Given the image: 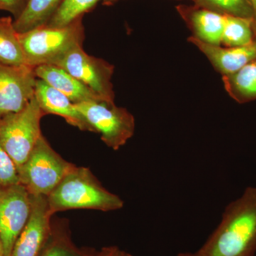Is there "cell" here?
Wrapping results in <instances>:
<instances>
[{"mask_svg": "<svg viewBox=\"0 0 256 256\" xmlns=\"http://www.w3.org/2000/svg\"><path fill=\"white\" fill-rule=\"evenodd\" d=\"M256 38L254 18L225 14L220 46L227 48L244 46Z\"/></svg>", "mask_w": 256, "mask_h": 256, "instance_id": "cell-18", "label": "cell"}, {"mask_svg": "<svg viewBox=\"0 0 256 256\" xmlns=\"http://www.w3.org/2000/svg\"><path fill=\"white\" fill-rule=\"evenodd\" d=\"M192 1H194V0H192Z\"/></svg>", "mask_w": 256, "mask_h": 256, "instance_id": "cell-29", "label": "cell"}, {"mask_svg": "<svg viewBox=\"0 0 256 256\" xmlns=\"http://www.w3.org/2000/svg\"><path fill=\"white\" fill-rule=\"evenodd\" d=\"M34 97L45 114L60 116L70 126L82 131L92 132V128L76 108V104L62 92L40 78H37L35 86Z\"/></svg>", "mask_w": 256, "mask_h": 256, "instance_id": "cell-12", "label": "cell"}, {"mask_svg": "<svg viewBox=\"0 0 256 256\" xmlns=\"http://www.w3.org/2000/svg\"><path fill=\"white\" fill-rule=\"evenodd\" d=\"M63 0H28L22 14L14 20L18 33L30 31L48 22Z\"/></svg>", "mask_w": 256, "mask_h": 256, "instance_id": "cell-16", "label": "cell"}, {"mask_svg": "<svg viewBox=\"0 0 256 256\" xmlns=\"http://www.w3.org/2000/svg\"><path fill=\"white\" fill-rule=\"evenodd\" d=\"M44 116L34 97L23 110L0 118V143L18 170L42 137L41 120Z\"/></svg>", "mask_w": 256, "mask_h": 256, "instance_id": "cell-5", "label": "cell"}, {"mask_svg": "<svg viewBox=\"0 0 256 256\" xmlns=\"http://www.w3.org/2000/svg\"><path fill=\"white\" fill-rule=\"evenodd\" d=\"M0 62L10 66L28 65L14 20L10 16L0 18Z\"/></svg>", "mask_w": 256, "mask_h": 256, "instance_id": "cell-17", "label": "cell"}, {"mask_svg": "<svg viewBox=\"0 0 256 256\" xmlns=\"http://www.w3.org/2000/svg\"><path fill=\"white\" fill-rule=\"evenodd\" d=\"M188 42L201 50L222 76L234 73L256 60V38L249 44L232 48L208 44L194 36L188 37Z\"/></svg>", "mask_w": 256, "mask_h": 256, "instance_id": "cell-11", "label": "cell"}, {"mask_svg": "<svg viewBox=\"0 0 256 256\" xmlns=\"http://www.w3.org/2000/svg\"><path fill=\"white\" fill-rule=\"evenodd\" d=\"M36 80L33 67L0 62V118L20 112L30 104L34 97Z\"/></svg>", "mask_w": 256, "mask_h": 256, "instance_id": "cell-9", "label": "cell"}, {"mask_svg": "<svg viewBox=\"0 0 256 256\" xmlns=\"http://www.w3.org/2000/svg\"><path fill=\"white\" fill-rule=\"evenodd\" d=\"M0 256H4V249H3L1 239H0Z\"/></svg>", "mask_w": 256, "mask_h": 256, "instance_id": "cell-28", "label": "cell"}, {"mask_svg": "<svg viewBox=\"0 0 256 256\" xmlns=\"http://www.w3.org/2000/svg\"><path fill=\"white\" fill-rule=\"evenodd\" d=\"M82 20L80 18L65 28L43 25L18 33L26 64L33 68L44 64L54 65L74 46L82 44L85 28Z\"/></svg>", "mask_w": 256, "mask_h": 256, "instance_id": "cell-3", "label": "cell"}, {"mask_svg": "<svg viewBox=\"0 0 256 256\" xmlns=\"http://www.w3.org/2000/svg\"><path fill=\"white\" fill-rule=\"evenodd\" d=\"M256 188L249 186L226 207L222 220L194 256H254Z\"/></svg>", "mask_w": 256, "mask_h": 256, "instance_id": "cell-1", "label": "cell"}, {"mask_svg": "<svg viewBox=\"0 0 256 256\" xmlns=\"http://www.w3.org/2000/svg\"><path fill=\"white\" fill-rule=\"evenodd\" d=\"M104 2V4L106 5H111L114 4L116 2L119 1V0H101Z\"/></svg>", "mask_w": 256, "mask_h": 256, "instance_id": "cell-27", "label": "cell"}, {"mask_svg": "<svg viewBox=\"0 0 256 256\" xmlns=\"http://www.w3.org/2000/svg\"><path fill=\"white\" fill-rule=\"evenodd\" d=\"M34 72L37 78L41 79L62 92L74 104L104 100L85 84L60 66L52 64H44L35 67Z\"/></svg>", "mask_w": 256, "mask_h": 256, "instance_id": "cell-14", "label": "cell"}, {"mask_svg": "<svg viewBox=\"0 0 256 256\" xmlns=\"http://www.w3.org/2000/svg\"><path fill=\"white\" fill-rule=\"evenodd\" d=\"M197 6L222 14L254 18L250 0H194Z\"/></svg>", "mask_w": 256, "mask_h": 256, "instance_id": "cell-21", "label": "cell"}, {"mask_svg": "<svg viewBox=\"0 0 256 256\" xmlns=\"http://www.w3.org/2000/svg\"><path fill=\"white\" fill-rule=\"evenodd\" d=\"M250 2H252V10H254V20L256 34V0H250Z\"/></svg>", "mask_w": 256, "mask_h": 256, "instance_id": "cell-25", "label": "cell"}, {"mask_svg": "<svg viewBox=\"0 0 256 256\" xmlns=\"http://www.w3.org/2000/svg\"><path fill=\"white\" fill-rule=\"evenodd\" d=\"M126 256H132L129 254H126ZM176 256H194V252H183V254H180Z\"/></svg>", "mask_w": 256, "mask_h": 256, "instance_id": "cell-26", "label": "cell"}, {"mask_svg": "<svg viewBox=\"0 0 256 256\" xmlns=\"http://www.w3.org/2000/svg\"><path fill=\"white\" fill-rule=\"evenodd\" d=\"M224 88L238 104L256 100V60L228 75L222 76Z\"/></svg>", "mask_w": 256, "mask_h": 256, "instance_id": "cell-15", "label": "cell"}, {"mask_svg": "<svg viewBox=\"0 0 256 256\" xmlns=\"http://www.w3.org/2000/svg\"><path fill=\"white\" fill-rule=\"evenodd\" d=\"M54 65L66 70L102 100L114 104V85L111 82L114 66L102 58L88 54L82 44L74 46Z\"/></svg>", "mask_w": 256, "mask_h": 256, "instance_id": "cell-7", "label": "cell"}, {"mask_svg": "<svg viewBox=\"0 0 256 256\" xmlns=\"http://www.w3.org/2000/svg\"><path fill=\"white\" fill-rule=\"evenodd\" d=\"M101 0H63L46 24L53 28L68 26L97 6Z\"/></svg>", "mask_w": 256, "mask_h": 256, "instance_id": "cell-19", "label": "cell"}, {"mask_svg": "<svg viewBox=\"0 0 256 256\" xmlns=\"http://www.w3.org/2000/svg\"><path fill=\"white\" fill-rule=\"evenodd\" d=\"M42 134L26 161L18 170L20 183L32 195L48 196L73 168Z\"/></svg>", "mask_w": 256, "mask_h": 256, "instance_id": "cell-4", "label": "cell"}, {"mask_svg": "<svg viewBox=\"0 0 256 256\" xmlns=\"http://www.w3.org/2000/svg\"><path fill=\"white\" fill-rule=\"evenodd\" d=\"M47 198L53 215L56 212L78 208L112 212L124 206V201L108 191L88 168L76 165Z\"/></svg>", "mask_w": 256, "mask_h": 256, "instance_id": "cell-2", "label": "cell"}, {"mask_svg": "<svg viewBox=\"0 0 256 256\" xmlns=\"http://www.w3.org/2000/svg\"><path fill=\"white\" fill-rule=\"evenodd\" d=\"M31 214L15 242L11 256H40L52 234L53 214L47 196L31 194Z\"/></svg>", "mask_w": 256, "mask_h": 256, "instance_id": "cell-10", "label": "cell"}, {"mask_svg": "<svg viewBox=\"0 0 256 256\" xmlns=\"http://www.w3.org/2000/svg\"><path fill=\"white\" fill-rule=\"evenodd\" d=\"M20 183L16 164L0 143V188Z\"/></svg>", "mask_w": 256, "mask_h": 256, "instance_id": "cell-22", "label": "cell"}, {"mask_svg": "<svg viewBox=\"0 0 256 256\" xmlns=\"http://www.w3.org/2000/svg\"><path fill=\"white\" fill-rule=\"evenodd\" d=\"M178 9L182 18L192 30V36L204 43L220 46L225 14L197 5L178 6Z\"/></svg>", "mask_w": 256, "mask_h": 256, "instance_id": "cell-13", "label": "cell"}, {"mask_svg": "<svg viewBox=\"0 0 256 256\" xmlns=\"http://www.w3.org/2000/svg\"><path fill=\"white\" fill-rule=\"evenodd\" d=\"M85 252V249L74 245L68 228L62 223H54L50 238L40 256H84Z\"/></svg>", "mask_w": 256, "mask_h": 256, "instance_id": "cell-20", "label": "cell"}, {"mask_svg": "<svg viewBox=\"0 0 256 256\" xmlns=\"http://www.w3.org/2000/svg\"><path fill=\"white\" fill-rule=\"evenodd\" d=\"M92 132L114 150H118L132 137L136 130L134 116L124 108L105 100L88 101L76 104Z\"/></svg>", "mask_w": 256, "mask_h": 256, "instance_id": "cell-6", "label": "cell"}, {"mask_svg": "<svg viewBox=\"0 0 256 256\" xmlns=\"http://www.w3.org/2000/svg\"><path fill=\"white\" fill-rule=\"evenodd\" d=\"M28 2V0H0V10L11 13L15 20L22 14Z\"/></svg>", "mask_w": 256, "mask_h": 256, "instance_id": "cell-23", "label": "cell"}, {"mask_svg": "<svg viewBox=\"0 0 256 256\" xmlns=\"http://www.w3.org/2000/svg\"><path fill=\"white\" fill-rule=\"evenodd\" d=\"M31 210V194L22 184H16L0 188V239L4 256H11Z\"/></svg>", "mask_w": 256, "mask_h": 256, "instance_id": "cell-8", "label": "cell"}, {"mask_svg": "<svg viewBox=\"0 0 256 256\" xmlns=\"http://www.w3.org/2000/svg\"><path fill=\"white\" fill-rule=\"evenodd\" d=\"M127 252L120 250L116 246L105 247L100 252H90L86 250L84 256H126Z\"/></svg>", "mask_w": 256, "mask_h": 256, "instance_id": "cell-24", "label": "cell"}]
</instances>
